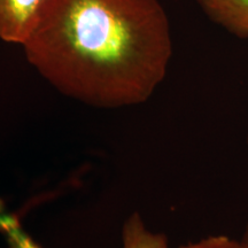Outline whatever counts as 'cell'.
Masks as SVG:
<instances>
[{
  "label": "cell",
  "instance_id": "6da1fadb",
  "mask_svg": "<svg viewBox=\"0 0 248 248\" xmlns=\"http://www.w3.org/2000/svg\"><path fill=\"white\" fill-rule=\"evenodd\" d=\"M22 47L59 92L105 109L146 102L172 57L159 0H49Z\"/></svg>",
  "mask_w": 248,
  "mask_h": 248
},
{
  "label": "cell",
  "instance_id": "7a4b0ae2",
  "mask_svg": "<svg viewBox=\"0 0 248 248\" xmlns=\"http://www.w3.org/2000/svg\"><path fill=\"white\" fill-rule=\"evenodd\" d=\"M49 0H0V39L22 46Z\"/></svg>",
  "mask_w": 248,
  "mask_h": 248
},
{
  "label": "cell",
  "instance_id": "3957f363",
  "mask_svg": "<svg viewBox=\"0 0 248 248\" xmlns=\"http://www.w3.org/2000/svg\"><path fill=\"white\" fill-rule=\"evenodd\" d=\"M212 22L238 38L248 39V0H195Z\"/></svg>",
  "mask_w": 248,
  "mask_h": 248
},
{
  "label": "cell",
  "instance_id": "277c9868",
  "mask_svg": "<svg viewBox=\"0 0 248 248\" xmlns=\"http://www.w3.org/2000/svg\"><path fill=\"white\" fill-rule=\"evenodd\" d=\"M122 245L123 248H169L167 235L150 230L137 212L124 222Z\"/></svg>",
  "mask_w": 248,
  "mask_h": 248
},
{
  "label": "cell",
  "instance_id": "5b68a950",
  "mask_svg": "<svg viewBox=\"0 0 248 248\" xmlns=\"http://www.w3.org/2000/svg\"><path fill=\"white\" fill-rule=\"evenodd\" d=\"M0 232L5 235L9 248H42L26 231L14 216L0 210Z\"/></svg>",
  "mask_w": 248,
  "mask_h": 248
},
{
  "label": "cell",
  "instance_id": "8992f818",
  "mask_svg": "<svg viewBox=\"0 0 248 248\" xmlns=\"http://www.w3.org/2000/svg\"><path fill=\"white\" fill-rule=\"evenodd\" d=\"M178 248H243V246L240 240L233 239L226 234H213L199 240L190 241Z\"/></svg>",
  "mask_w": 248,
  "mask_h": 248
},
{
  "label": "cell",
  "instance_id": "52a82bcc",
  "mask_svg": "<svg viewBox=\"0 0 248 248\" xmlns=\"http://www.w3.org/2000/svg\"><path fill=\"white\" fill-rule=\"evenodd\" d=\"M240 243L243 248H248V224L246 225V228H245V231L243 233V237H241L240 239Z\"/></svg>",
  "mask_w": 248,
  "mask_h": 248
},
{
  "label": "cell",
  "instance_id": "ba28073f",
  "mask_svg": "<svg viewBox=\"0 0 248 248\" xmlns=\"http://www.w3.org/2000/svg\"><path fill=\"white\" fill-rule=\"evenodd\" d=\"M246 142H247V145H248V135H247V138H246Z\"/></svg>",
  "mask_w": 248,
  "mask_h": 248
}]
</instances>
